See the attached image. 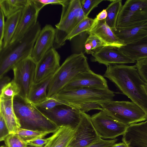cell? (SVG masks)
Instances as JSON below:
<instances>
[{
	"label": "cell",
	"mask_w": 147,
	"mask_h": 147,
	"mask_svg": "<svg viewBox=\"0 0 147 147\" xmlns=\"http://www.w3.org/2000/svg\"><path fill=\"white\" fill-rule=\"evenodd\" d=\"M103 77L114 83L121 91L147 114V94L136 65H109Z\"/></svg>",
	"instance_id": "1"
},
{
	"label": "cell",
	"mask_w": 147,
	"mask_h": 147,
	"mask_svg": "<svg viewBox=\"0 0 147 147\" xmlns=\"http://www.w3.org/2000/svg\"><path fill=\"white\" fill-rule=\"evenodd\" d=\"M38 22L22 37L0 50V78L13 69L17 63L30 56L41 30Z\"/></svg>",
	"instance_id": "2"
},
{
	"label": "cell",
	"mask_w": 147,
	"mask_h": 147,
	"mask_svg": "<svg viewBox=\"0 0 147 147\" xmlns=\"http://www.w3.org/2000/svg\"><path fill=\"white\" fill-rule=\"evenodd\" d=\"M13 106L21 128L54 133L59 127L35 106L18 95L14 98Z\"/></svg>",
	"instance_id": "3"
},
{
	"label": "cell",
	"mask_w": 147,
	"mask_h": 147,
	"mask_svg": "<svg viewBox=\"0 0 147 147\" xmlns=\"http://www.w3.org/2000/svg\"><path fill=\"white\" fill-rule=\"evenodd\" d=\"M90 69L82 52L70 55L53 75L47 91V97L57 94L79 74Z\"/></svg>",
	"instance_id": "4"
},
{
	"label": "cell",
	"mask_w": 147,
	"mask_h": 147,
	"mask_svg": "<svg viewBox=\"0 0 147 147\" xmlns=\"http://www.w3.org/2000/svg\"><path fill=\"white\" fill-rule=\"evenodd\" d=\"M86 17L81 7L80 0H70L62 7L59 22L55 25V38L53 47L59 48L63 45L73 29Z\"/></svg>",
	"instance_id": "5"
},
{
	"label": "cell",
	"mask_w": 147,
	"mask_h": 147,
	"mask_svg": "<svg viewBox=\"0 0 147 147\" xmlns=\"http://www.w3.org/2000/svg\"><path fill=\"white\" fill-rule=\"evenodd\" d=\"M102 109L117 121L127 125L147 120V114L132 101L113 100L101 104Z\"/></svg>",
	"instance_id": "6"
},
{
	"label": "cell",
	"mask_w": 147,
	"mask_h": 147,
	"mask_svg": "<svg viewBox=\"0 0 147 147\" xmlns=\"http://www.w3.org/2000/svg\"><path fill=\"white\" fill-rule=\"evenodd\" d=\"M115 96L114 92L109 88H84L68 90H62L52 97L68 103L101 104L113 100Z\"/></svg>",
	"instance_id": "7"
},
{
	"label": "cell",
	"mask_w": 147,
	"mask_h": 147,
	"mask_svg": "<svg viewBox=\"0 0 147 147\" xmlns=\"http://www.w3.org/2000/svg\"><path fill=\"white\" fill-rule=\"evenodd\" d=\"M147 21V0H127L122 5L116 28H124Z\"/></svg>",
	"instance_id": "8"
},
{
	"label": "cell",
	"mask_w": 147,
	"mask_h": 147,
	"mask_svg": "<svg viewBox=\"0 0 147 147\" xmlns=\"http://www.w3.org/2000/svg\"><path fill=\"white\" fill-rule=\"evenodd\" d=\"M92 125L101 138L113 140L123 135L128 125L115 120L103 110L91 116Z\"/></svg>",
	"instance_id": "9"
},
{
	"label": "cell",
	"mask_w": 147,
	"mask_h": 147,
	"mask_svg": "<svg viewBox=\"0 0 147 147\" xmlns=\"http://www.w3.org/2000/svg\"><path fill=\"white\" fill-rule=\"evenodd\" d=\"M36 65L30 56L19 62L12 69L13 80L20 90L18 95L27 101L33 84Z\"/></svg>",
	"instance_id": "10"
},
{
	"label": "cell",
	"mask_w": 147,
	"mask_h": 147,
	"mask_svg": "<svg viewBox=\"0 0 147 147\" xmlns=\"http://www.w3.org/2000/svg\"><path fill=\"white\" fill-rule=\"evenodd\" d=\"M40 110L58 127L68 126L75 130L81 119L82 113L68 103L49 110Z\"/></svg>",
	"instance_id": "11"
},
{
	"label": "cell",
	"mask_w": 147,
	"mask_h": 147,
	"mask_svg": "<svg viewBox=\"0 0 147 147\" xmlns=\"http://www.w3.org/2000/svg\"><path fill=\"white\" fill-rule=\"evenodd\" d=\"M81 113V121L67 147H86L100 138L92 125L91 116Z\"/></svg>",
	"instance_id": "12"
},
{
	"label": "cell",
	"mask_w": 147,
	"mask_h": 147,
	"mask_svg": "<svg viewBox=\"0 0 147 147\" xmlns=\"http://www.w3.org/2000/svg\"><path fill=\"white\" fill-rule=\"evenodd\" d=\"M60 57L53 47L48 51L36 64L33 84L53 76L60 66Z\"/></svg>",
	"instance_id": "13"
},
{
	"label": "cell",
	"mask_w": 147,
	"mask_h": 147,
	"mask_svg": "<svg viewBox=\"0 0 147 147\" xmlns=\"http://www.w3.org/2000/svg\"><path fill=\"white\" fill-rule=\"evenodd\" d=\"M91 55V61L98 62L107 67L111 65L124 64L136 62L126 55L119 48L114 47H102Z\"/></svg>",
	"instance_id": "14"
},
{
	"label": "cell",
	"mask_w": 147,
	"mask_h": 147,
	"mask_svg": "<svg viewBox=\"0 0 147 147\" xmlns=\"http://www.w3.org/2000/svg\"><path fill=\"white\" fill-rule=\"evenodd\" d=\"M84 88H109L107 81L103 76L90 69L79 74L62 90H68Z\"/></svg>",
	"instance_id": "15"
},
{
	"label": "cell",
	"mask_w": 147,
	"mask_h": 147,
	"mask_svg": "<svg viewBox=\"0 0 147 147\" xmlns=\"http://www.w3.org/2000/svg\"><path fill=\"white\" fill-rule=\"evenodd\" d=\"M55 34V28L50 24H46L40 30L31 56L36 64L45 53L53 47Z\"/></svg>",
	"instance_id": "16"
},
{
	"label": "cell",
	"mask_w": 147,
	"mask_h": 147,
	"mask_svg": "<svg viewBox=\"0 0 147 147\" xmlns=\"http://www.w3.org/2000/svg\"><path fill=\"white\" fill-rule=\"evenodd\" d=\"M39 12L33 0H28L22 11L17 28L10 43L21 38L36 24Z\"/></svg>",
	"instance_id": "17"
},
{
	"label": "cell",
	"mask_w": 147,
	"mask_h": 147,
	"mask_svg": "<svg viewBox=\"0 0 147 147\" xmlns=\"http://www.w3.org/2000/svg\"><path fill=\"white\" fill-rule=\"evenodd\" d=\"M123 136L127 147H147V120L129 125Z\"/></svg>",
	"instance_id": "18"
},
{
	"label": "cell",
	"mask_w": 147,
	"mask_h": 147,
	"mask_svg": "<svg viewBox=\"0 0 147 147\" xmlns=\"http://www.w3.org/2000/svg\"><path fill=\"white\" fill-rule=\"evenodd\" d=\"M112 29L118 38L126 45L147 36V21L136 23L127 27H116Z\"/></svg>",
	"instance_id": "19"
},
{
	"label": "cell",
	"mask_w": 147,
	"mask_h": 147,
	"mask_svg": "<svg viewBox=\"0 0 147 147\" xmlns=\"http://www.w3.org/2000/svg\"><path fill=\"white\" fill-rule=\"evenodd\" d=\"M91 28L87 32L95 35L105 44L119 48L125 45L116 36L112 29L106 23L105 20L96 21L94 20Z\"/></svg>",
	"instance_id": "20"
},
{
	"label": "cell",
	"mask_w": 147,
	"mask_h": 147,
	"mask_svg": "<svg viewBox=\"0 0 147 147\" xmlns=\"http://www.w3.org/2000/svg\"><path fill=\"white\" fill-rule=\"evenodd\" d=\"M13 98L0 99V114L4 119L10 134H16L21 127L14 109Z\"/></svg>",
	"instance_id": "21"
},
{
	"label": "cell",
	"mask_w": 147,
	"mask_h": 147,
	"mask_svg": "<svg viewBox=\"0 0 147 147\" xmlns=\"http://www.w3.org/2000/svg\"><path fill=\"white\" fill-rule=\"evenodd\" d=\"M75 130L69 127L62 126L50 137L44 147H67L73 138Z\"/></svg>",
	"instance_id": "22"
},
{
	"label": "cell",
	"mask_w": 147,
	"mask_h": 147,
	"mask_svg": "<svg viewBox=\"0 0 147 147\" xmlns=\"http://www.w3.org/2000/svg\"><path fill=\"white\" fill-rule=\"evenodd\" d=\"M119 48L126 55L136 61L147 58V36Z\"/></svg>",
	"instance_id": "23"
},
{
	"label": "cell",
	"mask_w": 147,
	"mask_h": 147,
	"mask_svg": "<svg viewBox=\"0 0 147 147\" xmlns=\"http://www.w3.org/2000/svg\"><path fill=\"white\" fill-rule=\"evenodd\" d=\"M53 76L41 82L33 84L28 98V102L36 106L47 98V91Z\"/></svg>",
	"instance_id": "24"
},
{
	"label": "cell",
	"mask_w": 147,
	"mask_h": 147,
	"mask_svg": "<svg viewBox=\"0 0 147 147\" xmlns=\"http://www.w3.org/2000/svg\"><path fill=\"white\" fill-rule=\"evenodd\" d=\"M22 11H19L7 18L1 49L5 48L9 44L17 28Z\"/></svg>",
	"instance_id": "25"
},
{
	"label": "cell",
	"mask_w": 147,
	"mask_h": 147,
	"mask_svg": "<svg viewBox=\"0 0 147 147\" xmlns=\"http://www.w3.org/2000/svg\"><path fill=\"white\" fill-rule=\"evenodd\" d=\"M28 0H0V9L7 18L22 11Z\"/></svg>",
	"instance_id": "26"
},
{
	"label": "cell",
	"mask_w": 147,
	"mask_h": 147,
	"mask_svg": "<svg viewBox=\"0 0 147 147\" xmlns=\"http://www.w3.org/2000/svg\"><path fill=\"white\" fill-rule=\"evenodd\" d=\"M111 3L106 9L107 16L105 22L112 29L116 27L118 16L122 7L121 0L110 1Z\"/></svg>",
	"instance_id": "27"
},
{
	"label": "cell",
	"mask_w": 147,
	"mask_h": 147,
	"mask_svg": "<svg viewBox=\"0 0 147 147\" xmlns=\"http://www.w3.org/2000/svg\"><path fill=\"white\" fill-rule=\"evenodd\" d=\"M51 133H53L50 131L33 130L20 128L15 134L24 140L27 141L38 138H44Z\"/></svg>",
	"instance_id": "28"
},
{
	"label": "cell",
	"mask_w": 147,
	"mask_h": 147,
	"mask_svg": "<svg viewBox=\"0 0 147 147\" xmlns=\"http://www.w3.org/2000/svg\"><path fill=\"white\" fill-rule=\"evenodd\" d=\"M94 19L86 17L82 20L73 29L68 36L67 40H71L75 36L81 33L88 32L93 26Z\"/></svg>",
	"instance_id": "29"
},
{
	"label": "cell",
	"mask_w": 147,
	"mask_h": 147,
	"mask_svg": "<svg viewBox=\"0 0 147 147\" xmlns=\"http://www.w3.org/2000/svg\"><path fill=\"white\" fill-rule=\"evenodd\" d=\"M20 92L19 87L13 79L0 92V99L6 100L13 98L15 96L19 95Z\"/></svg>",
	"instance_id": "30"
},
{
	"label": "cell",
	"mask_w": 147,
	"mask_h": 147,
	"mask_svg": "<svg viewBox=\"0 0 147 147\" xmlns=\"http://www.w3.org/2000/svg\"><path fill=\"white\" fill-rule=\"evenodd\" d=\"M84 45L85 51L87 54H92L98 49L106 46L104 43L95 35L91 34H88Z\"/></svg>",
	"instance_id": "31"
},
{
	"label": "cell",
	"mask_w": 147,
	"mask_h": 147,
	"mask_svg": "<svg viewBox=\"0 0 147 147\" xmlns=\"http://www.w3.org/2000/svg\"><path fill=\"white\" fill-rule=\"evenodd\" d=\"M4 141L7 147H26L27 146L26 141L16 134H10Z\"/></svg>",
	"instance_id": "32"
},
{
	"label": "cell",
	"mask_w": 147,
	"mask_h": 147,
	"mask_svg": "<svg viewBox=\"0 0 147 147\" xmlns=\"http://www.w3.org/2000/svg\"><path fill=\"white\" fill-rule=\"evenodd\" d=\"M63 104H67L52 97L48 98L45 100L35 106L40 110H47Z\"/></svg>",
	"instance_id": "33"
},
{
	"label": "cell",
	"mask_w": 147,
	"mask_h": 147,
	"mask_svg": "<svg viewBox=\"0 0 147 147\" xmlns=\"http://www.w3.org/2000/svg\"><path fill=\"white\" fill-rule=\"evenodd\" d=\"M79 110L81 112L86 113L92 110H102L101 105L98 103L89 102L76 104L67 103Z\"/></svg>",
	"instance_id": "34"
},
{
	"label": "cell",
	"mask_w": 147,
	"mask_h": 147,
	"mask_svg": "<svg viewBox=\"0 0 147 147\" xmlns=\"http://www.w3.org/2000/svg\"><path fill=\"white\" fill-rule=\"evenodd\" d=\"M103 0H80L81 8L86 17Z\"/></svg>",
	"instance_id": "35"
},
{
	"label": "cell",
	"mask_w": 147,
	"mask_h": 147,
	"mask_svg": "<svg viewBox=\"0 0 147 147\" xmlns=\"http://www.w3.org/2000/svg\"><path fill=\"white\" fill-rule=\"evenodd\" d=\"M70 0H33L39 11L45 5L48 4H58L62 7L66 5Z\"/></svg>",
	"instance_id": "36"
},
{
	"label": "cell",
	"mask_w": 147,
	"mask_h": 147,
	"mask_svg": "<svg viewBox=\"0 0 147 147\" xmlns=\"http://www.w3.org/2000/svg\"><path fill=\"white\" fill-rule=\"evenodd\" d=\"M135 65L141 78L147 83V58L137 61Z\"/></svg>",
	"instance_id": "37"
},
{
	"label": "cell",
	"mask_w": 147,
	"mask_h": 147,
	"mask_svg": "<svg viewBox=\"0 0 147 147\" xmlns=\"http://www.w3.org/2000/svg\"><path fill=\"white\" fill-rule=\"evenodd\" d=\"M118 139L105 140L100 138L86 147H110L117 141Z\"/></svg>",
	"instance_id": "38"
},
{
	"label": "cell",
	"mask_w": 147,
	"mask_h": 147,
	"mask_svg": "<svg viewBox=\"0 0 147 147\" xmlns=\"http://www.w3.org/2000/svg\"><path fill=\"white\" fill-rule=\"evenodd\" d=\"M10 134L7 127L2 115L0 114V141H4Z\"/></svg>",
	"instance_id": "39"
},
{
	"label": "cell",
	"mask_w": 147,
	"mask_h": 147,
	"mask_svg": "<svg viewBox=\"0 0 147 147\" xmlns=\"http://www.w3.org/2000/svg\"><path fill=\"white\" fill-rule=\"evenodd\" d=\"M47 138H38L26 141L27 146L33 147H43L46 144Z\"/></svg>",
	"instance_id": "40"
},
{
	"label": "cell",
	"mask_w": 147,
	"mask_h": 147,
	"mask_svg": "<svg viewBox=\"0 0 147 147\" xmlns=\"http://www.w3.org/2000/svg\"><path fill=\"white\" fill-rule=\"evenodd\" d=\"M5 17L3 11L0 9V49L2 48L4 36L5 23Z\"/></svg>",
	"instance_id": "41"
},
{
	"label": "cell",
	"mask_w": 147,
	"mask_h": 147,
	"mask_svg": "<svg viewBox=\"0 0 147 147\" xmlns=\"http://www.w3.org/2000/svg\"><path fill=\"white\" fill-rule=\"evenodd\" d=\"M11 81L10 78L7 76H3L0 78V92L3 88Z\"/></svg>",
	"instance_id": "42"
},
{
	"label": "cell",
	"mask_w": 147,
	"mask_h": 147,
	"mask_svg": "<svg viewBox=\"0 0 147 147\" xmlns=\"http://www.w3.org/2000/svg\"><path fill=\"white\" fill-rule=\"evenodd\" d=\"M107 16V13L106 9H104L97 15L94 19L96 21L103 20L106 19Z\"/></svg>",
	"instance_id": "43"
},
{
	"label": "cell",
	"mask_w": 147,
	"mask_h": 147,
	"mask_svg": "<svg viewBox=\"0 0 147 147\" xmlns=\"http://www.w3.org/2000/svg\"><path fill=\"white\" fill-rule=\"evenodd\" d=\"M110 147H127V145L124 142L115 143Z\"/></svg>",
	"instance_id": "44"
},
{
	"label": "cell",
	"mask_w": 147,
	"mask_h": 147,
	"mask_svg": "<svg viewBox=\"0 0 147 147\" xmlns=\"http://www.w3.org/2000/svg\"><path fill=\"white\" fill-rule=\"evenodd\" d=\"M144 86L146 92L147 94V83L145 82Z\"/></svg>",
	"instance_id": "45"
},
{
	"label": "cell",
	"mask_w": 147,
	"mask_h": 147,
	"mask_svg": "<svg viewBox=\"0 0 147 147\" xmlns=\"http://www.w3.org/2000/svg\"><path fill=\"white\" fill-rule=\"evenodd\" d=\"M0 147H7L6 146H1Z\"/></svg>",
	"instance_id": "46"
},
{
	"label": "cell",
	"mask_w": 147,
	"mask_h": 147,
	"mask_svg": "<svg viewBox=\"0 0 147 147\" xmlns=\"http://www.w3.org/2000/svg\"><path fill=\"white\" fill-rule=\"evenodd\" d=\"M26 147H32V146H26ZM43 147H44V146Z\"/></svg>",
	"instance_id": "47"
}]
</instances>
